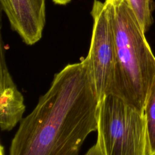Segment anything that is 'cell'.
Segmentation results:
<instances>
[{"label": "cell", "mask_w": 155, "mask_h": 155, "mask_svg": "<svg viewBox=\"0 0 155 155\" xmlns=\"http://www.w3.org/2000/svg\"><path fill=\"white\" fill-rule=\"evenodd\" d=\"M114 31L117 63L109 94L141 113L155 77V56L127 0H105Z\"/></svg>", "instance_id": "obj_2"}, {"label": "cell", "mask_w": 155, "mask_h": 155, "mask_svg": "<svg viewBox=\"0 0 155 155\" xmlns=\"http://www.w3.org/2000/svg\"><path fill=\"white\" fill-rule=\"evenodd\" d=\"M145 33L153 22L152 0H127Z\"/></svg>", "instance_id": "obj_8"}, {"label": "cell", "mask_w": 155, "mask_h": 155, "mask_svg": "<svg viewBox=\"0 0 155 155\" xmlns=\"http://www.w3.org/2000/svg\"><path fill=\"white\" fill-rule=\"evenodd\" d=\"M148 155H155V77L150 88L144 108Z\"/></svg>", "instance_id": "obj_7"}, {"label": "cell", "mask_w": 155, "mask_h": 155, "mask_svg": "<svg viewBox=\"0 0 155 155\" xmlns=\"http://www.w3.org/2000/svg\"><path fill=\"white\" fill-rule=\"evenodd\" d=\"M97 139L104 155H148L144 114L113 94L99 102Z\"/></svg>", "instance_id": "obj_3"}, {"label": "cell", "mask_w": 155, "mask_h": 155, "mask_svg": "<svg viewBox=\"0 0 155 155\" xmlns=\"http://www.w3.org/2000/svg\"><path fill=\"white\" fill-rule=\"evenodd\" d=\"M55 4L65 5L68 4L71 0H51Z\"/></svg>", "instance_id": "obj_9"}, {"label": "cell", "mask_w": 155, "mask_h": 155, "mask_svg": "<svg viewBox=\"0 0 155 155\" xmlns=\"http://www.w3.org/2000/svg\"><path fill=\"white\" fill-rule=\"evenodd\" d=\"M0 155H4V148L1 145V151H0Z\"/></svg>", "instance_id": "obj_10"}, {"label": "cell", "mask_w": 155, "mask_h": 155, "mask_svg": "<svg viewBox=\"0 0 155 155\" xmlns=\"http://www.w3.org/2000/svg\"><path fill=\"white\" fill-rule=\"evenodd\" d=\"M99 104L85 59L67 65L20 122L9 155H78L97 129Z\"/></svg>", "instance_id": "obj_1"}, {"label": "cell", "mask_w": 155, "mask_h": 155, "mask_svg": "<svg viewBox=\"0 0 155 155\" xmlns=\"http://www.w3.org/2000/svg\"><path fill=\"white\" fill-rule=\"evenodd\" d=\"M0 48V127L2 131H10L23 119L25 106L7 67L1 36Z\"/></svg>", "instance_id": "obj_6"}, {"label": "cell", "mask_w": 155, "mask_h": 155, "mask_svg": "<svg viewBox=\"0 0 155 155\" xmlns=\"http://www.w3.org/2000/svg\"><path fill=\"white\" fill-rule=\"evenodd\" d=\"M91 15L93 20L88 53L85 60L99 101L110 91L117 63L114 31L110 9L105 2L94 0Z\"/></svg>", "instance_id": "obj_4"}, {"label": "cell", "mask_w": 155, "mask_h": 155, "mask_svg": "<svg viewBox=\"0 0 155 155\" xmlns=\"http://www.w3.org/2000/svg\"><path fill=\"white\" fill-rule=\"evenodd\" d=\"M11 28L23 42L32 45L41 40L45 24V0H0Z\"/></svg>", "instance_id": "obj_5"}]
</instances>
